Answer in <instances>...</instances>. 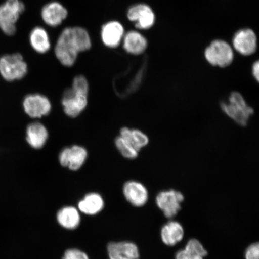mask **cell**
<instances>
[{
	"label": "cell",
	"mask_w": 259,
	"mask_h": 259,
	"mask_svg": "<svg viewBox=\"0 0 259 259\" xmlns=\"http://www.w3.org/2000/svg\"><path fill=\"white\" fill-rule=\"evenodd\" d=\"M184 196L179 191L174 189L161 191L155 197V203L167 219L177 215L181 209Z\"/></svg>",
	"instance_id": "obj_6"
},
{
	"label": "cell",
	"mask_w": 259,
	"mask_h": 259,
	"mask_svg": "<svg viewBox=\"0 0 259 259\" xmlns=\"http://www.w3.org/2000/svg\"><path fill=\"white\" fill-rule=\"evenodd\" d=\"M207 61L213 66L226 67L231 65L234 55L232 48L225 41L217 40L212 42L205 52Z\"/></svg>",
	"instance_id": "obj_5"
},
{
	"label": "cell",
	"mask_w": 259,
	"mask_h": 259,
	"mask_svg": "<svg viewBox=\"0 0 259 259\" xmlns=\"http://www.w3.org/2000/svg\"><path fill=\"white\" fill-rule=\"evenodd\" d=\"M103 206L104 202L102 196L96 193L87 194L78 205L80 211L88 215L96 214L101 211Z\"/></svg>",
	"instance_id": "obj_22"
},
{
	"label": "cell",
	"mask_w": 259,
	"mask_h": 259,
	"mask_svg": "<svg viewBox=\"0 0 259 259\" xmlns=\"http://www.w3.org/2000/svg\"><path fill=\"white\" fill-rule=\"evenodd\" d=\"M72 89L77 91V92H82L88 95L89 92L88 80L84 76H77L73 80Z\"/></svg>",
	"instance_id": "obj_25"
},
{
	"label": "cell",
	"mask_w": 259,
	"mask_h": 259,
	"mask_svg": "<svg viewBox=\"0 0 259 259\" xmlns=\"http://www.w3.org/2000/svg\"><path fill=\"white\" fill-rule=\"evenodd\" d=\"M25 6L21 0H6L0 6V29L11 36L16 32V23L25 11Z\"/></svg>",
	"instance_id": "obj_3"
},
{
	"label": "cell",
	"mask_w": 259,
	"mask_h": 259,
	"mask_svg": "<svg viewBox=\"0 0 259 259\" xmlns=\"http://www.w3.org/2000/svg\"><path fill=\"white\" fill-rule=\"evenodd\" d=\"M184 230L182 225L177 221L168 222L160 230L161 240L164 245L173 247L183 240Z\"/></svg>",
	"instance_id": "obj_18"
},
{
	"label": "cell",
	"mask_w": 259,
	"mask_h": 259,
	"mask_svg": "<svg viewBox=\"0 0 259 259\" xmlns=\"http://www.w3.org/2000/svg\"><path fill=\"white\" fill-rule=\"evenodd\" d=\"M115 144L119 153L124 158L128 159H135L138 157L139 152L120 136L115 139Z\"/></svg>",
	"instance_id": "obj_24"
},
{
	"label": "cell",
	"mask_w": 259,
	"mask_h": 259,
	"mask_svg": "<svg viewBox=\"0 0 259 259\" xmlns=\"http://www.w3.org/2000/svg\"><path fill=\"white\" fill-rule=\"evenodd\" d=\"M127 16L128 20L135 22V27L140 30L151 28L155 22L153 10L144 4L132 6L128 10Z\"/></svg>",
	"instance_id": "obj_12"
},
{
	"label": "cell",
	"mask_w": 259,
	"mask_h": 259,
	"mask_svg": "<svg viewBox=\"0 0 259 259\" xmlns=\"http://www.w3.org/2000/svg\"><path fill=\"white\" fill-rule=\"evenodd\" d=\"M233 45L236 51L243 56H250L257 49V37L250 29H244L236 32Z\"/></svg>",
	"instance_id": "obj_14"
},
{
	"label": "cell",
	"mask_w": 259,
	"mask_h": 259,
	"mask_svg": "<svg viewBox=\"0 0 259 259\" xmlns=\"http://www.w3.org/2000/svg\"><path fill=\"white\" fill-rule=\"evenodd\" d=\"M48 137V129L40 122H31L26 129V140L35 150L43 148L47 144Z\"/></svg>",
	"instance_id": "obj_16"
},
{
	"label": "cell",
	"mask_w": 259,
	"mask_h": 259,
	"mask_svg": "<svg viewBox=\"0 0 259 259\" xmlns=\"http://www.w3.org/2000/svg\"><path fill=\"white\" fill-rule=\"evenodd\" d=\"M252 72L254 78L256 79L258 82L259 80V63L258 61L255 62L253 66H252Z\"/></svg>",
	"instance_id": "obj_28"
},
{
	"label": "cell",
	"mask_w": 259,
	"mask_h": 259,
	"mask_svg": "<svg viewBox=\"0 0 259 259\" xmlns=\"http://www.w3.org/2000/svg\"><path fill=\"white\" fill-rule=\"evenodd\" d=\"M88 157V152L82 146L74 145L63 149L60 152L58 160L61 166L76 171L85 164Z\"/></svg>",
	"instance_id": "obj_9"
},
{
	"label": "cell",
	"mask_w": 259,
	"mask_h": 259,
	"mask_svg": "<svg viewBox=\"0 0 259 259\" xmlns=\"http://www.w3.org/2000/svg\"><path fill=\"white\" fill-rule=\"evenodd\" d=\"M28 71V64L20 53L5 55L0 57V74L8 82L24 78Z\"/></svg>",
	"instance_id": "obj_4"
},
{
	"label": "cell",
	"mask_w": 259,
	"mask_h": 259,
	"mask_svg": "<svg viewBox=\"0 0 259 259\" xmlns=\"http://www.w3.org/2000/svg\"><path fill=\"white\" fill-rule=\"evenodd\" d=\"M57 220L63 228L74 229L79 226L80 219L79 212L76 208L72 206H67L58 211Z\"/></svg>",
	"instance_id": "obj_23"
},
{
	"label": "cell",
	"mask_w": 259,
	"mask_h": 259,
	"mask_svg": "<svg viewBox=\"0 0 259 259\" xmlns=\"http://www.w3.org/2000/svg\"><path fill=\"white\" fill-rule=\"evenodd\" d=\"M61 103L66 115L70 118H76L86 109L88 105V95L72 88L68 89L63 93Z\"/></svg>",
	"instance_id": "obj_7"
},
{
	"label": "cell",
	"mask_w": 259,
	"mask_h": 259,
	"mask_svg": "<svg viewBox=\"0 0 259 259\" xmlns=\"http://www.w3.org/2000/svg\"><path fill=\"white\" fill-rule=\"evenodd\" d=\"M108 251L110 259H139L140 257L138 246L131 242L109 243Z\"/></svg>",
	"instance_id": "obj_15"
},
{
	"label": "cell",
	"mask_w": 259,
	"mask_h": 259,
	"mask_svg": "<svg viewBox=\"0 0 259 259\" xmlns=\"http://www.w3.org/2000/svg\"><path fill=\"white\" fill-rule=\"evenodd\" d=\"M24 111L32 118H41L50 114L52 110L51 101L40 94H31L25 97Z\"/></svg>",
	"instance_id": "obj_8"
},
{
	"label": "cell",
	"mask_w": 259,
	"mask_h": 259,
	"mask_svg": "<svg viewBox=\"0 0 259 259\" xmlns=\"http://www.w3.org/2000/svg\"><path fill=\"white\" fill-rule=\"evenodd\" d=\"M245 258L259 259V244L258 242L252 243L246 249Z\"/></svg>",
	"instance_id": "obj_26"
},
{
	"label": "cell",
	"mask_w": 259,
	"mask_h": 259,
	"mask_svg": "<svg viewBox=\"0 0 259 259\" xmlns=\"http://www.w3.org/2000/svg\"><path fill=\"white\" fill-rule=\"evenodd\" d=\"M207 254L202 243L196 239H191L182 250L177 252L175 259H204Z\"/></svg>",
	"instance_id": "obj_20"
},
{
	"label": "cell",
	"mask_w": 259,
	"mask_h": 259,
	"mask_svg": "<svg viewBox=\"0 0 259 259\" xmlns=\"http://www.w3.org/2000/svg\"><path fill=\"white\" fill-rule=\"evenodd\" d=\"M69 15L67 9L59 2L47 3L41 9L40 17L45 25L57 28L63 23Z\"/></svg>",
	"instance_id": "obj_10"
},
{
	"label": "cell",
	"mask_w": 259,
	"mask_h": 259,
	"mask_svg": "<svg viewBox=\"0 0 259 259\" xmlns=\"http://www.w3.org/2000/svg\"><path fill=\"white\" fill-rule=\"evenodd\" d=\"M92 39L88 30L80 26L63 29L54 46V54L61 65L71 67L76 63L79 55L92 48Z\"/></svg>",
	"instance_id": "obj_1"
},
{
	"label": "cell",
	"mask_w": 259,
	"mask_h": 259,
	"mask_svg": "<svg viewBox=\"0 0 259 259\" xmlns=\"http://www.w3.org/2000/svg\"><path fill=\"white\" fill-rule=\"evenodd\" d=\"M29 41L32 50L39 54H45L51 49V41L48 31L41 26L32 29L29 35Z\"/></svg>",
	"instance_id": "obj_17"
},
{
	"label": "cell",
	"mask_w": 259,
	"mask_h": 259,
	"mask_svg": "<svg viewBox=\"0 0 259 259\" xmlns=\"http://www.w3.org/2000/svg\"><path fill=\"white\" fill-rule=\"evenodd\" d=\"M63 259H89L88 255L77 249H70L65 252Z\"/></svg>",
	"instance_id": "obj_27"
},
{
	"label": "cell",
	"mask_w": 259,
	"mask_h": 259,
	"mask_svg": "<svg viewBox=\"0 0 259 259\" xmlns=\"http://www.w3.org/2000/svg\"><path fill=\"white\" fill-rule=\"evenodd\" d=\"M122 47L126 53L138 56L144 53L147 47V40L143 35L137 31H130L125 33L122 39Z\"/></svg>",
	"instance_id": "obj_19"
},
{
	"label": "cell",
	"mask_w": 259,
	"mask_h": 259,
	"mask_svg": "<svg viewBox=\"0 0 259 259\" xmlns=\"http://www.w3.org/2000/svg\"><path fill=\"white\" fill-rule=\"evenodd\" d=\"M123 193L126 200L136 207L144 206L149 198L148 191L144 185L137 181H129L123 187Z\"/></svg>",
	"instance_id": "obj_13"
},
{
	"label": "cell",
	"mask_w": 259,
	"mask_h": 259,
	"mask_svg": "<svg viewBox=\"0 0 259 259\" xmlns=\"http://www.w3.org/2000/svg\"><path fill=\"white\" fill-rule=\"evenodd\" d=\"M125 34L124 26L120 22L109 21L102 26L100 38L103 45L108 48H118Z\"/></svg>",
	"instance_id": "obj_11"
},
{
	"label": "cell",
	"mask_w": 259,
	"mask_h": 259,
	"mask_svg": "<svg viewBox=\"0 0 259 259\" xmlns=\"http://www.w3.org/2000/svg\"><path fill=\"white\" fill-rule=\"evenodd\" d=\"M119 136L139 152L149 143L148 136L138 129L123 127Z\"/></svg>",
	"instance_id": "obj_21"
},
{
	"label": "cell",
	"mask_w": 259,
	"mask_h": 259,
	"mask_svg": "<svg viewBox=\"0 0 259 259\" xmlns=\"http://www.w3.org/2000/svg\"><path fill=\"white\" fill-rule=\"evenodd\" d=\"M221 108L225 114L238 124L247 125L254 110L247 105L244 97L238 92H233L229 97L228 102H222Z\"/></svg>",
	"instance_id": "obj_2"
}]
</instances>
